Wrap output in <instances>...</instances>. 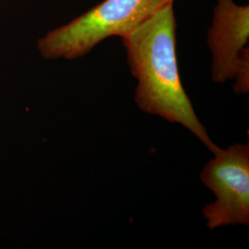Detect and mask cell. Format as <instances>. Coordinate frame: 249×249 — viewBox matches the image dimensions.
Here are the masks:
<instances>
[{
	"label": "cell",
	"mask_w": 249,
	"mask_h": 249,
	"mask_svg": "<svg viewBox=\"0 0 249 249\" xmlns=\"http://www.w3.org/2000/svg\"><path fill=\"white\" fill-rule=\"evenodd\" d=\"M177 28L174 4H170L121 38L137 80L134 101L144 113L181 124L213 153L218 145L196 116L181 80Z\"/></svg>",
	"instance_id": "obj_1"
},
{
	"label": "cell",
	"mask_w": 249,
	"mask_h": 249,
	"mask_svg": "<svg viewBox=\"0 0 249 249\" xmlns=\"http://www.w3.org/2000/svg\"><path fill=\"white\" fill-rule=\"evenodd\" d=\"M176 0H104L37 42L47 60H74L110 37L122 38Z\"/></svg>",
	"instance_id": "obj_2"
},
{
	"label": "cell",
	"mask_w": 249,
	"mask_h": 249,
	"mask_svg": "<svg viewBox=\"0 0 249 249\" xmlns=\"http://www.w3.org/2000/svg\"><path fill=\"white\" fill-rule=\"evenodd\" d=\"M200 173L205 187L215 199L206 205L202 215L209 229L249 225V144L219 146Z\"/></svg>",
	"instance_id": "obj_3"
},
{
	"label": "cell",
	"mask_w": 249,
	"mask_h": 249,
	"mask_svg": "<svg viewBox=\"0 0 249 249\" xmlns=\"http://www.w3.org/2000/svg\"><path fill=\"white\" fill-rule=\"evenodd\" d=\"M249 42V5L241 6L234 0H217L207 35L214 83L231 80L234 67Z\"/></svg>",
	"instance_id": "obj_4"
},
{
	"label": "cell",
	"mask_w": 249,
	"mask_h": 249,
	"mask_svg": "<svg viewBox=\"0 0 249 249\" xmlns=\"http://www.w3.org/2000/svg\"><path fill=\"white\" fill-rule=\"evenodd\" d=\"M233 90L237 94H247L249 92V47L247 46L241 53L236 63L232 78Z\"/></svg>",
	"instance_id": "obj_5"
}]
</instances>
